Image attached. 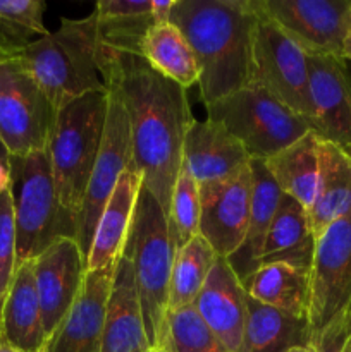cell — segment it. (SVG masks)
<instances>
[{
  "instance_id": "ba28073f",
  "label": "cell",
  "mask_w": 351,
  "mask_h": 352,
  "mask_svg": "<svg viewBox=\"0 0 351 352\" xmlns=\"http://www.w3.org/2000/svg\"><path fill=\"white\" fill-rule=\"evenodd\" d=\"M55 109L17 57L0 58V143L10 157L47 150Z\"/></svg>"
},
{
  "instance_id": "44dd1931",
  "label": "cell",
  "mask_w": 351,
  "mask_h": 352,
  "mask_svg": "<svg viewBox=\"0 0 351 352\" xmlns=\"http://www.w3.org/2000/svg\"><path fill=\"white\" fill-rule=\"evenodd\" d=\"M141 184L143 181L134 165L126 168L120 175L96 223L92 248L86 258L88 272L116 267L119 258L123 256Z\"/></svg>"
},
{
  "instance_id": "ac0fdd59",
  "label": "cell",
  "mask_w": 351,
  "mask_h": 352,
  "mask_svg": "<svg viewBox=\"0 0 351 352\" xmlns=\"http://www.w3.org/2000/svg\"><path fill=\"white\" fill-rule=\"evenodd\" d=\"M243 144L215 120H195L182 146V165L198 186L226 181L250 167Z\"/></svg>"
},
{
  "instance_id": "9a60e30c",
  "label": "cell",
  "mask_w": 351,
  "mask_h": 352,
  "mask_svg": "<svg viewBox=\"0 0 351 352\" xmlns=\"http://www.w3.org/2000/svg\"><path fill=\"white\" fill-rule=\"evenodd\" d=\"M312 131L323 141L351 151V76L346 60L308 55Z\"/></svg>"
},
{
  "instance_id": "60d3db41",
  "label": "cell",
  "mask_w": 351,
  "mask_h": 352,
  "mask_svg": "<svg viewBox=\"0 0 351 352\" xmlns=\"http://www.w3.org/2000/svg\"><path fill=\"white\" fill-rule=\"evenodd\" d=\"M346 352H351V339H350V344H348V347H346Z\"/></svg>"
},
{
  "instance_id": "bcb514c9",
  "label": "cell",
  "mask_w": 351,
  "mask_h": 352,
  "mask_svg": "<svg viewBox=\"0 0 351 352\" xmlns=\"http://www.w3.org/2000/svg\"><path fill=\"white\" fill-rule=\"evenodd\" d=\"M151 352H153V351H151Z\"/></svg>"
},
{
  "instance_id": "1f68e13d",
  "label": "cell",
  "mask_w": 351,
  "mask_h": 352,
  "mask_svg": "<svg viewBox=\"0 0 351 352\" xmlns=\"http://www.w3.org/2000/svg\"><path fill=\"white\" fill-rule=\"evenodd\" d=\"M157 349L165 352H227L193 305L167 309Z\"/></svg>"
},
{
  "instance_id": "ffe728a7",
  "label": "cell",
  "mask_w": 351,
  "mask_h": 352,
  "mask_svg": "<svg viewBox=\"0 0 351 352\" xmlns=\"http://www.w3.org/2000/svg\"><path fill=\"white\" fill-rule=\"evenodd\" d=\"M0 339L21 352H40L47 346L33 260L16 265L12 280L2 299Z\"/></svg>"
},
{
  "instance_id": "4dcf8cb0",
  "label": "cell",
  "mask_w": 351,
  "mask_h": 352,
  "mask_svg": "<svg viewBox=\"0 0 351 352\" xmlns=\"http://www.w3.org/2000/svg\"><path fill=\"white\" fill-rule=\"evenodd\" d=\"M43 0H0V58L19 52L50 31L43 23Z\"/></svg>"
},
{
  "instance_id": "7dc6e473",
  "label": "cell",
  "mask_w": 351,
  "mask_h": 352,
  "mask_svg": "<svg viewBox=\"0 0 351 352\" xmlns=\"http://www.w3.org/2000/svg\"><path fill=\"white\" fill-rule=\"evenodd\" d=\"M350 153H351V151H350Z\"/></svg>"
},
{
  "instance_id": "8d00e7d4",
  "label": "cell",
  "mask_w": 351,
  "mask_h": 352,
  "mask_svg": "<svg viewBox=\"0 0 351 352\" xmlns=\"http://www.w3.org/2000/svg\"><path fill=\"white\" fill-rule=\"evenodd\" d=\"M176 0H151V14L157 23H169Z\"/></svg>"
},
{
  "instance_id": "4316f807",
  "label": "cell",
  "mask_w": 351,
  "mask_h": 352,
  "mask_svg": "<svg viewBox=\"0 0 351 352\" xmlns=\"http://www.w3.org/2000/svg\"><path fill=\"white\" fill-rule=\"evenodd\" d=\"M319 143L320 138L310 131L296 143L264 160L282 195L291 196L306 212L315 201L319 186Z\"/></svg>"
},
{
  "instance_id": "836d02e7",
  "label": "cell",
  "mask_w": 351,
  "mask_h": 352,
  "mask_svg": "<svg viewBox=\"0 0 351 352\" xmlns=\"http://www.w3.org/2000/svg\"><path fill=\"white\" fill-rule=\"evenodd\" d=\"M16 270V220L10 188L0 191V301Z\"/></svg>"
},
{
  "instance_id": "e575fe53",
  "label": "cell",
  "mask_w": 351,
  "mask_h": 352,
  "mask_svg": "<svg viewBox=\"0 0 351 352\" xmlns=\"http://www.w3.org/2000/svg\"><path fill=\"white\" fill-rule=\"evenodd\" d=\"M351 339V306L330 322L313 340L310 352H346Z\"/></svg>"
},
{
  "instance_id": "8992f818",
  "label": "cell",
  "mask_w": 351,
  "mask_h": 352,
  "mask_svg": "<svg viewBox=\"0 0 351 352\" xmlns=\"http://www.w3.org/2000/svg\"><path fill=\"white\" fill-rule=\"evenodd\" d=\"M10 192L16 220V265L36 260L61 237L76 239V223L61 205L47 150L10 157Z\"/></svg>"
},
{
  "instance_id": "ee69618b",
  "label": "cell",
  "mask_w": 351,
  "mask_h": 352,
  "mask_svg": "<svg viewBox=\"0 0 351 352\" xmlns=\"http://www.w3.org/2000/svg\"><path fill=\"white\" fill-rule=\"evenodd\" d=\"M153 352H165V351H160V349H157V351H153Z\"/></svg>"
},
{
  "instance_id": "484cf974",
  "label": "cell",
  "mask_w": 351,
  "mask_h": 352,
  "mask_svg": "<svg viewBox=\"0 0 351 352\" xmlns=\"http://www.w3.org/2000/svg\"><path fill=\"white\" fill-rule=\"evenodd\" d=\"M243 287L262 305L308 318L310 270L286 263L262 265L244 278Z\"/></svg>"
},
{
  "instance_id": "2e32d148",
  "label": "cell",
  "mask_w": 351,
  "mask_h": 352,
  "mask_svg": "<svg viewBox=\"0 0 351 352\" xmlns=\"http://www.w3.org/2000/svg\"><path fill=\"white\" fill-rule=\"evenodd\" d=\"M193 306L227 352H243L246 292L226 258H217Z\"/></svg>"
},
{
  "instance_id": "d590c367",
  "label": "cell",
  "mask_w": 351,
  "mask_h": 352,
  "mask_svg": "<svg viewBox=\"0 0 351 352\" xmlns=\"http://www.w3.org/2000/svg\"><path fill=\"white\" fill-rule=\"evenodd\" d=\"M10 188V155L0 143V191Z\"/></svg>"
},
{
  "instance_id": "5b68a950",
  "label": "cell",
  "mask_w": 351,
  "mask_h": 352,
  "mask_svg": "<svg viewBox=\"0 0 351 352\" xmlns=\"http://www.w3.org/2000/svg\"><path fill=\"white\" fill-rule=\"evenodd\" d=\"M123 256L131 261L151 351L158 347L169 309V284L176 250L160 203L141 184Z\"/></svg>"
},
{
  "instance_id": "f35d334b",
  "label": "cell",
  "mask_w": 351,
  "mask_h": 352,
  "mask_svg": "<svg viewBox=\"0 0 351 352\" xmlns=\"http://www.w3.org/2000/svg\"><path fill=\"white\" fill-rule=\"evenodd\" d=\"M0 352H21V351H17L16 347H12L10 344H7L6 340L0 339Z\"/></svg>"
},
{
  "instance_id": "7a4b0ae2",
  "label": "cell",
  "mask_w": 351,
  "mask_h": 352,
  "mask_svg": "<svg viewBox=\"0 0 351 352\" xmlns=\"http://www.w3.org/2000/svg\"><path fill=\"white\" fill-rule=\"evenodd\" d=\"M169 23L178 26L198 60L205 105L251 82L255 0H176Z\"/></svg>"
},
{
  "instance_id": "30bf717a",
  "label": "cell",
  "mask_w": 351,
  "mask_h": 352,
  "mask_svg": "<svg viewBox=\"0 0 351 352\" xmlns=\"http://www.w3.org/2000/svg\"><path fill=\"white\" fill-rule=\"evenodd\" d=\"M105 127H103L98 155H96L88 186H86L85 198H83L81 208H79L78 227H76V243L81 248L85 258H88L96 223H98L100 215L112 196L120 175L124 174L126 168L134 165L126 107H124L119 93L112 86H105Z\"/></svg>"
},
{
  "instance_id": "f546056e",
  "label": "cell",
  "mask_w": 351,
  "mask_h": 352,
  "mask_svg": "<svg viewBox=\"0 0 351 352\" xmlns=\"http://www.w3.org/2000/svg\"><path fill=\"white\" fill-rule=\"evenodd\" d=\"M217 258L215 251L200 234L176 251L169 284V309L184 308L195 302Z\"/></svg>"
},
{
  "instance_id": "9c48e42d",
  "label": "cell",
  "mask_w": 351,
  "mask_h": 352,
  "mask_svg": "<svg viewBox=\"0 0 351 352\" xmlns=\"http://www.w3.org/2000/svg\"><path fill=\"white\" fill-rule=\"evenodd\" d=\"M257 3V0H255ZM258 9V6H257ZM308 55L258 9L251 52V82L298 113L312 129Z\"/></svg>"
},
{
  "instance_id": "74e56055",
  "label": "cell",
  "mask_w": 351,
  "mask_h": 352,
  "mask_svg": "<svg viewBox=\"0 0 351 352\" xmlns=\"http://www.w3.org/2000/svg\"><path fill=\"white\" fill-rule=\"evenodd\" d=\"M343 58H344V60H350V62H351V33L348 34L346 41H344V47H343Z\"/></svg>"
},
{
  "instance_id": "603a6c76",
  "label": "cell",
  "mask_w": 351,
  "mask_h": 352,
  "mask_svg": "<svg viewBox=\"0 0 351 352\" xmlns=\"http://www.w3.org/2000/svg\"><path fill=\"white\" fill-rule=\"evenodd\" d=\"M351 212V153L329 141L319 143V186L310 227L317 237L332 222Z\"/></svg>"
},
{
  "instance_id": "e0dca14e",
  "label": "cell",
  "mask_w": 351,
  "mask_h": 352,
  "mask_svg": "<svg viewBox=\"0 0 351 352\" xmlns=\"http://www.w3.org/2000/svg\"><path fill=\"white\" fill-rule=\"evenodd\" d=\"M116 267L86 272L71 311L48 339L47 352H100Z\"/></svg>"
},
{
  "instance_id": "ab89813d",
  "label": "cell",
  "mask_w": 351,
  "mask_h": 352,
  "mask_svg": "<svg viewBox=\"0 0 351 352\" xmlns=\"http://www.w3.org/2000/svg\"><path fill=\"white\" fill-rule=\"evenodd\" d=\"M291 352H310V349H306V347H299V349H292Z\"/></svg>"
},
{
  "instance_id": "d6986e66",
  "label": "cell",
  "mask_w": 351,
  "mask_h": 352,
  "mask_svg": "<svg viewBox=\"0 0 351 352\" xmlns=\"http://www.w3.org/2000/svg\"><path fill=\"white\" fill-rule=\"evenodd\" d=\"M100 352H151L131 261L120 256L107 302Z\"/></svg>"
},
{
  "instance_id": "52a82bcc",
  "label": "cell",
  "mask_w": 351,
  "mask_h": 352,
  "mask_svg": "<svg viewBox=\"0 0 351 352\" xmlns=\"http://www.w3.org/2000/svg\"><path fill=\"white\" fill-rule=\"evenodd\" d=\"M205 107L206 119L222 124L257 160L274 157L312 131L305 119L255 82Z\"/></svg>"
},
{
  "instance_id": "cb8c5ba5",
  "label": "cell",
  "mask_w": 351,
  "mask_h": 352,
  "mask_svg": "<svg viewBox=\"0 0 351 352\" xmlns=\"http://www.w3.org/2000/svg\"><path fill=\"white\" fill-rule=\"evenodd\" d=\"M251 206L250 219H248L246 234L244 241L234 254L226 258L227 263L234 270V274L243 282L251 272L258 268V258H260L262 248H264L265 237L270 229L272 219L277 212L279 199L282 192L272 175L268 174L264 160L251 158Z\"/></svg>"
},
{
  "instance_id": "7bdbcfd3",
  "label": "cell",
  "mask_w": 351,
  "mask_h": 352,
  "mask_svg": "<svg viewBox=\"0 0 351 352\" xmlns=\"http://www.w3.org/2000/svg\"><path fill=\"white\" fill-rule=\"evenodd\" d=\"M0 313H2V301H0Z\"/></svg>"
},
{
  "instance_id": "6da1fadb",
  "label": "cell",
  "mask_w": 351,
  "mask_h": 352,
  "mask_svg": "<svg viewBox=\"0 0 351 352\" xmlns=\"http://www.w3.org/2000/svg\"><path fill=\"white\" fill-rule=\"evenodd\" d=\"M96 60L103 85L112 86L126 107L134 167L167 215L186 134L195 122L186 89L140 54L98 47Z\"/></svg>"
},
{
  "instance_id": "4fadbf2b",
  "label": "cell",
  "mask_w": 351,
  "mask_h": 352,
  "mask_svg": "<svg viewBox=\"0 0 351 352\" xmlns=\"http://www.w3.org/2000/svg\"><path fill=\"white\" fill-rule=\"evenodd\" d=\"M86 272V258L74 237H61L33 260L47 342L71 311Z\"/></svg>"
},
{
  "instance_id": "277c9868",
  "label": "cell",
  "mask_w": 351,
  "mask_h": 352,
  "mask_svg": "<svg viewBox=\"0 0 351 352\" xmlns=\"http://www.w3.org/2000/svg\"><path fill=\"white\" fill-rule=\"evenodd\" d=\"M105 117L107 89L79 96L55 110L47 153L61 205L76 227L102 143Z\"/></svg>"
},
{
  "instance_id": "5bb4252c",
  "label": "cell",
  "mask_w": 351,
  "mask_h": 352,
  "mask_svg": "<svg viewBox=\"0 0 351 352\" xmlns=\"http://www.w3.org/2000/svg\"><path fill=\"white\" fill-rule=\"evenodd\" d=\"M200 236L219 258H229L243 244L251 206V170L226 181L200 186Z\"/></svg>"
},
{
  "instance_id": "8fae6325",
  "label": "cell",
  "mask_w": 351,
  "mask_h": 352,
  "mask_svg": "<svg viewBox=\"0 0 351 352\" xmlns=\"http://www.w3.org/2000/svg\"><path fill=\"white\" fill-rule=\"evenodd\" d=\"M350 306L351 212L330 223L315 239V253L310 268L308 306L312 344Z\"/></svg>"
},
{
  "instance_id": "d6a6232c",
  "label": "cell",
  "mask_w": 351,
  "mask_h": 352,
  "mask_svg": "<svg viewBox=\"0 0 351 352\" xmlns=\"http://www.w3.org/2000/svg\"><path fill=\"white\" fill-rule=\"evenodd\" d=\"M200 186L182 165L172 189L167 210V227L174 250H181L200 234Z\"/></svg>"
},
{
  "instance_id": "3957f363",
  "label": "cell",
  "mask_w": 351,
  "mask_h": 352,
  "mask_svg": "<svg viewBox=\"0 0 351 352\" xmlns=\"http://www.w3.org/2000/svg\"><path fill=\"white\" fill-rule=\"evenodd\" d=\"M98 31L95 12L65 19L54 33L38 38L16 55L55 110L105 85L98 71Z\"/></svg>"
},
{
  "instance_id": "7c38bea8",
  "label": "cell",
  "mask_w": 351,
  "mask_h": 352,
  "mask_svg": "<svg viewBox=\"0 0 351 352\" xmlns=\"http://www.w3.org/2000/svg\"><path fill=\"white\" fill-rule=\"evenodd\" d=\"M257 6L306 55L343 58L351 0H257Z\"/></svg>"
},
{
  "instance_id": "d4e9b609",
  "label": "cell",
  "mask_w": 351,
  "mask_h": 352,
  "mask_svg": "<svg viewBox=\"0 0 351 352\" xmlns=\"http://www.w3.org/2000/svg\"><path fill=\"white\" fill-rule=\"evenodd\" d=\"M312 346L308 318L289 315L246 296L243 352H291Z\"/></svg>"
},
{
  "instance_id": "83f0119b",
  "label": "cell",
  "mask_w": 351,
  "mask_h": 352,
  "mask_svg": "<svg viewBox=\"0 0 351 352\" xmlns=\"http://www.w3.org/2000/svg\"><path fill=\"white\" fill-rule=\"evenodd\" d=\"M140 55L153 71L188 89L198 85L200 67L195 52L178 26L157 23L145 33Z\"/></svg>"
},
{
  "instance_id": "7402d4cb",
  "label": "cell",
  "mask_w": 351,
  "mask_h": 352,
  "mask_svg": "<svg viewBox=\"0 0 351 352\" xmlns=\"http://www.w3.org/2000/svg\"><path fill=\"white\" fill-rule=\"evenodd\" d=\"M315 253V236L310 227L306 208L291 196L282 195L277 212L262 248L258 267L270 263H286L310 270Z\"/></svg>"
},
{
  "instance_id": "f1b7e54d",
  "label": "cell",
  "mask_w": 351,
  "mask_h": 352,
  "mask_svg": "<svg viewBox=\"0 0 351 352\" xmlns=\"http://www.w3.org/2000/svg\"><path fill=\"white\" fill-rule=\"evenodd\" d=\"M98 47L140 54L145 33L157 24L151 0H98L95 6Z\"/></svg>"
},
{
  "instance_id": "b9f144b4",
  "label": "cell",
  "mask_w": 351,
  "mask_h": 352,
  "mask_svg": "<svg viewBox=\"0 0 351 352\" xmlns=\"http://www.w3.org/2000/svg\"><path fill=\"white\" fill-rule=\"evenodd\" d=\"M40 352H47V346H45V347H43V349H41Z\"/></svg>"
},
{
  "instance_id": "f6af8a7d",
  "label": "cell",
  "mask_w": 351,
  "mask_h": 352,
  "mask_svg": "<svg viewBox=\"0 0 351 352\" xmlns=\"http://www.w3.org/2000/svg\"><path fill=\"white\" fill-rule=\"evenodd\" d=\"M350 16H351V9H350Z\"/></svg>"
}]
</instances>
